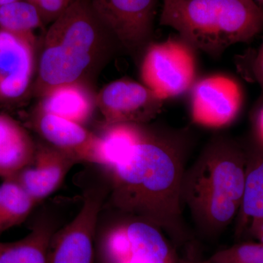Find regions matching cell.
<instances>
[{"label":"cell","instance_id":"obj_18","mask_svg":"<svg viewBox=\"0 0 263 263\" xmlns=\"http://www.w3.org/2000/svg\"><path fill=\"white\" fill-rule=\"evenodd\" d=\"M144 124L116 123L105 124L100 135L104 166L111 168L122 162L146 134Z\"/></svg>","mask_w":263,"mask_h":263},{"label":"cell","instance_id":"obj_16","mask_svg":"<svg viewBox=\"0 0 263 263\" xmlns=\"http://www.w3.org/2000/svg\"><path fill=\"white\" fill-rule=\"evenodd\" d=\"M247 169L245 191L235 234L240 236L251 223L263 218V143L254 138L245 145Z\"/></svg>","mask_w":263,"mask_h":263},{"label":"cell","instance_id":"obj_21","mask_svg":"<svg viewBox=\"0 0 263 263\" xmlns=\"http://www.w3.org/2000/svg\"><path fill=\"white\" fill-rule=\"evenodd\" d=\"M204 263H263V243L245 242L218 251Z\"/></svg>","mask_w":263,"mask_h":263},{"label":"cell","instance_id":"obj_24","mask_svg":"<svg viewBox=\"0 0 263 263\" xmlns=\"http://www.w3.org/2000/svg\"><path fill=\"white\" fill-rule=\"evenodd\" d=\"M257 114L254 121V129H255V138L263 143V101Z\"/></svg>","mask_w":263,"mask_h":263},{"label":"cell","instance_id":"obj_28","mask_svg":"<svg viewBox=\"0 0 263 263\" xmlns=\"http://www.w3.org/2000/svg\"><path fill=\"white\" fill-rule=\"evenodd\" d=\"M254 3H257V5H259V7L263 8V0H253Z\"/></svg>","mask_w":263,"mask_h":263},{"label":"cell","instance_id":"obj_19","mask_svg":"<svg viewBox=\"0 0 263 263\" xmlns=\"http://www.w3.org/2000/svg\"><path fill=\"white\" fill-rule=\"evenodd\" d=\"M36 202L15 180L0 183V235L27 219Z\"/></svg>","mask_w":263,"mask_h":263},{"label":"cell","instance_id":"obj_29","mask_svg":"<svg viewBox=\"0 0 263 263\" xmlns=\"http://www.w3.org/2000/svg\"><path fill=\"white\" fill-rule=\"evenodd\" d=\"M27 1L29 2V3H32V4H35L36 1L37 0H27Z\"/></svg>","mask_w":263,"mask_h":263},{"label":"cell","instance_id":"obj_22","mask_svg":"<svg viewBox=\"0 0 263 263\" xmlns=\"http://www.w3.org/2000/svg\"><path fill=\"white\" fill-rule=\"evenodd\" d=\"M237 68L248 81L255 83L260 89L259 102L263 101V37L257 48H250L236 57Z\"/></svg>","mask_w":263,"mask_h":263},{"label":"cell","instance_id":"obj_27","mask_svg":"<svg viewBox=\"0 0 263 263\" xmlns=\"http://www.w3.org/2000/svg\"><path fill=\"white\" fill-rule=\"evenodd\" d=\"M18 1V0H0V7L3 5L9 4V3H13V2Z\"/></svg>","mask_w":263,"mask_h":263},{"label":"cell","instance_id":"obj_5","mask_svg":"<svg viewBox=\"0 0 263 263\" xmlns=\"http://www.w3.org/2000/svg\"><path fill=\"white\" fill-rule=\"evenodd\" d=\"M196 51L179 35L151 43L139 64L142 84L163 101L190 92L197 81Z\"/></svg>","mask_w":263,"mask_h":263},{"label":"cell","instance_id":"obj_20","mask_svg":"<svg viewBox=\"0 0 263 263\" xmlns=\"http://www.w3.org/2000/svg\"><path fill=\"white\" fill-rule=\"evenodd\" d=\"M37 7L27 0L13 2L0 7V29L14 34L34 35L43 24Z\"/></svg>","mask_w":263,"mask_h":263},{"label":"cell","instance_id":"obj_11","mask_svg":"<svg viewBox=\"0 0 263 263\" xmlns=\"http://www.w3.org/2000/svg\"><path fill=\"white\" fill-rule=\"evenodd\" d=\"M37 67L35 36L0 29V103L22 100L32 86Z\"/></svg>","mask_w":263,"mask_h":263},{"label":"cell","instance_id":"obj_9","mask_svg":"<svg viewBox=\"0 0 263 263\" xmlns=\"http://www.w3.org/2000/svg\"><path fill=\"white\" fill-rule=\"evenodd\" d=\"M104 198L99 189L86 193L76 217L52 236L48 263H94L95 231Z\"/></svg>","mask_w":263,"mask_h":263},{"label":"cell","instance_id":"obj_2","mask_svg":"<svg viewBox=\"0 0 263 263\" xmlns=\"http://www.w3.org/2000/svg\"><path fill=\"white\" fill-rule=\"evenodd\" d=\"M246 169L245 145L217 135L208 142L193 165L185 170L181 200L203 236L221 234L238 215Z\"/></svg>","mask_w":263,"mask_h":263},{"label":"cell","instance_id":"obj_25","mask_svg":"<svg viewBox=\"0 0 263 263\" xmlns=\"http://www.w3.org/2000/svg\"><path fill=\"white\" fill-rule=\"evenodd\" d=\"M248 228L252 236L263 243V218L252 221Z\"/></svg>","mask_w":263,"mask_h":263},{"label":"cell","instance_id":"obj_4","mask_svg":"<svg viewBox=\"0 0 263 263\" xmlns=\"http://www.w3.org/2000/svg\"><path fill=\"white\" fill-rule=\"evenodd\" d=\"M160 24L216 59L262 32L263 8L253 0H163Z\"/></svg>","mask_w":263,"mask_h":263},{"label":"cell","instance_id":"obj_13","mask_svg":"<svg viewBox=\"0 0 263 263\" xmlns=\"http://www.w3.org/2000/svg\"><path fill=\"white\" fill-rule=\"evenodd\" d=\"M79 163L73 157L49 144L41 145L36 147L32 163L13 179L37 204L56 192L72 167Z\"/></svg>","mask_w":263,"mask_h":263},{"label":"cell","instance_id":"obj_7","mask_svg":"<svg viewBox=\"0 0 263 263\" xmlns=\"http://www.w3.org/2000/svg\"><path fill=\"white\" fill-rule=\"evenodd\" d=\"M103 263H178L174 251L158 228L143 221L123 223L108 235Z\"/></svg>","mask_w":263,"mask_h":263},{"label":"cell","instance_id":"obj_26","mask_svg":"<svg viewBox=\"0 0 263 263\" xmlns=\"http://www.w3.org/2000/svg\"><path fill=\"white\" fill-rule=\"evenodd\" d=\"M179 263H204L201 258H197L193 254L189 255L186 258L180 259Z\"/></svg>","mask_w":263,"mask_h":263},{"label":"cell","instance_id":"obj_14","mask_svg":"<svg viewBox=\"0 0 263 263\" xmlns=\"http://www.w3.org/2000/svg\"><path fill=\"white\" fill-rule=\"evenodd\" d=\"M37 110L84 125L92 117L96 96L85 83L59 85L41 97Z\"/></svg>","mask_w":263,"mask_h":263},{"label":"cell","instance_id":"obj_6","mask_svg":"<svg viewBox=\"0 0 263 263\" xmlns=\"http://www.w3.org/2000/svg\"><path fill=\"white\" fill-rule=\"evenodd\" d=\"M119 46L139 65L152 42L158 0H89Z\"/></svg>","mask_w":263,"mask_h":263},{"label":"cell","instance_id":"obj_17","mask_svg":"<svg viewBox=\"0 0 263 263\" xmlns=\"http://www.w3.org/2000/svg\"><path fill=\"white\" fill-rule=\"evenodd\" d=\"M53 227L37 224L27 236L13 242L0 241V263H48Z\"/></svg>","mask_w":263,"mask_h":263},{"label":"cell","instance_id":"obj_12","mask_svg":"<svg viewBox=\"0 0 263 263\" xmlns=\"http://www.w3.org/2000/svg\"><path fill=\"white\" fill-rule=\"evenodd\" d=\"M32 124L50 146L73 157L78 162L104 166L100 136L82 124L36 109Z\"/></svg>","mask_w":263,"mask_h":263},{"label":"cell","instance_id":"obj_1","mask_svg":"<svg viewBox=\"0 0 263 263\" xmlns=\"http://www.w3.org/2000/svg\"><path fill=\"white\" fill-rule=\"evenodd\" d=\"M189 142L186 130L147 129L130 153L109 169L111 205L164 232L179 245L189 239L181 200Z\"/></svg>","mask_w":263,"mask_h":263},{"label":"cell","instance_id":"obj_8","mask_svg":"<svg viewBox=\"0 0 263 263\" xmlns=\"http://www.w3.org/2000/svg\"><path fill=\"white\" fill-rule=\"evenodd\" d=\"M190 92L192 120L210 129H220L234 122L243 105L240 84L224 74H212L197 80Z\"/></svg>","mask_w":263,"mask_h":263},{"label":"cell","instance_id":"obj_15","mask_svg":"<svg viewBox=\"0 0 263 263\" xmlns=\"http://www.w3.org/2000/svg\"><path fill=\"white\" fill-rule=\"evenodd\" d=\"M36 147L23 126L0 114V177L13 179L32 163Z\"/></svg>","mask_w":263,"mask_h":263},{"label":"cell","instance_id":"obj_3","mask_svg":"<svg viewBox=\"0 0 263 263\" xmlns=\"http://www.w3.org/2000/svg\"><path fill=\"white\" fill-rule=\"evenodd\" d=\"M118 48L89 1L74 0L46 32L37 57L34 92L41 97L59 85L85 83Z\"/></svg>","mask_w":263,"mask_h":263},{"label":"cell","instance_id":"obj_23","mask_svg":"<svg viewBox=\"0 0 263 263\" xmlns=\"http://www.w3.org/2000/svg\"><path fill=\"white\" fill-rule=\"evenodd\" d=\"M74 0H37L35 5L39 10L43 22L56 20Z\"/></svg>","mask_w":263,"mask_h":263},{"label":"cell","instance_id":"obj_10","mask_svg":"<svg viewBox=\"0 0 263 263\" xmlns=\"http://www.w3.org/2000/svg\"><path fill=\"white\" fill-rule=\"evenodd\" d=\"M96 103L105 124H145L161 113L164 101L142 83L122 79L104 86Z\"/></svg>","mask_w":263,"mask_h":263}]
</instances>
